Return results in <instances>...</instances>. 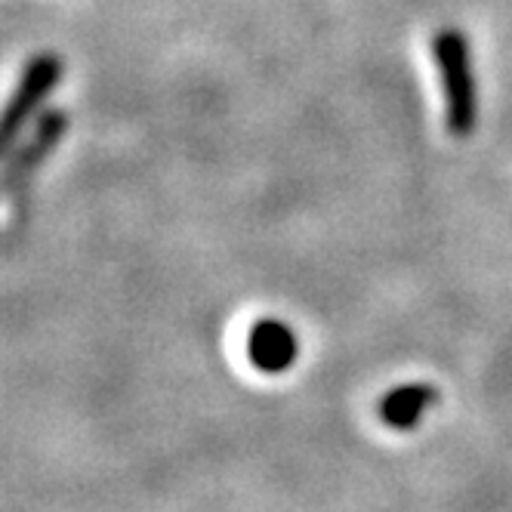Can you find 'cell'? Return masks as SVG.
Here are the masks:
<instances>
[{
  "mask_svg": "<svg viewBox=\"0 0 512 512\" xmlns=\"http://www.w3.org/2000/svg\"><path fill=\"white\" fill-rule=\"evenodd\" d=\"M62 81V59L53 53H38L22 71V78L4 108V127H0V139H4V152H10L19 142V136L38 121L47 105V99L53 96V90Z\"/></svg>",
  "mask_w": 512,
  "mask_h": 512,
  "instance_id": "obj_2",
  "label": "cell"
},
{
  "mask_svg": "<svg viewBox=\"0 0 512 512\" xmlns=\"http://www.w3.org/2000/svg\"><path fill=\"white\" fill-rule=\"evenodd\" d=\"M432 59L445 99V124L457 139L479 127V84H475L472 50L460 28H442L432 38Z\"/></svg>",
  "mask_w": 512,
  "mask_h": 512,
  "instance_id": "obj_1",
  "label": "cell"
},
{
  "mask_svg": "<svg viewBox=\"0 0 512 512\" xmlns=\"http://www.w3.org/2000/svg\"><path fill=\"white\" fill-rule=\"evenodd\" d=\"M65 133H68V115L62 108H50V112H44L28 127V133L19 136V142L7 152V167H4L7 198H16L28 189V182L41 170V164L59 149Z\"/></svg>",
  "mask_w": 512,
  "mask_h": 512,
  "instance_id": "obj_3",
  "label": "cell"
},
{
  "mask_svg": "<svg viewBox=\"0 0 512 512\" xmlns=\"http://www.w3.org/2000/svg\"><path fill=\"white\" fill-rule=\"evenodd\" d=\"M435 401H438V389L432 383H405L383 395L380 420L395 432H408L423 423Z\"/></svg>",
  "mask_w": 512,
  "mask_h": 512,
  "instance_id": "obj_5",
  "label": "cell"
},
{
  "mask_svg": "<svg viewBox=\"0 0 512 512\" xmlns=\"http://www.w3.org/2000/svg\"><path fill=\"white\" fill-rule=\"evenodd\" d=\"M300 355V340L284 321L266 318L256 321L247 334V358L256 371L263 374H284L294 368Z\"/></svg>",
  "mask_w": 512,
  "mask_h": 512,
  "instance_id": "obj_4",
  "label": "cell"
}]
</instances>
